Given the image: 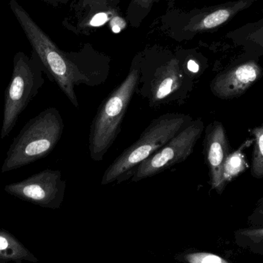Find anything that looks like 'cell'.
Returning a JSON list of instances; mask_svg holds the SVG:
<instances>
[{
  "label": "cell",
  "mask_w": 263,
  "mask_h": 263,
  "mask_svg": "<svg viewBox=\"0 0 263 263\" xmlns=\"http://www.w3.org/2000/svg\"><path fill=\"white\" fill-rule=\"evenodd\" d=\"M9 5L32 47V52L40 60L44 73L57 83L70 103L78 108L76 86L80 84L97 86L102 82L80 68L70 54L62 51L16 0H10Z\"/></svg>",
  "instance_id": "1"
},
{
  "label": "cell",
  "mask_w": 263,
  "mask_h": 263,
  "mask_svg": "<svg viewBox=\"0 0 263 263\" xmlns=\"http://www.w3.org/2000/svg\"><path fill=\"white\" fill-rule=\"evenodd\" d=\"M64 123L55 107H49L26 123L14 138L1 173L18 170L47 156L61 139Z\"/></svg>",
  "instance_id": "2"
},
{
  "label": "cell",
  "mask_w": 263,
  "mask_h": 263,
  "mask_svg": "<svg viewBox=\"0 0 263 263\" xmlns=\"http://www.w3.org/2000/svg\"><path fill=\"white\" fill-rule=\"evenodd\" d=\"M191 117L182 114H168L155 119L136 142L123 152L103 173L102 185L130 179L135 168L170 142L189 123Z\"/></svg>",
  "instance_id": "3"
},
{
  "label": "cell",
  "mask_w": 263,
  "mask_h": 263,
  "mask_svg": "<svg viewBox=\"0 0 263 263\" xmlns=\"http://www.w3.org/2000/svg\"><path fill=\"white\" fill-rule=\"evenodd\" d=\"M140 66L133 65L123 83L100 105L89 134V153L92 160H103L120 134L129 103L140 82Z\"/></svg>",
  "instance_id": "4"
},
{
  "label": "cell",
  "mask_w": 263,
  "mask_h": 263,
  "mask_svg": "<svg viewBox=\"0 0 263 263\" xmlns=\"http://www.w3.org/2000/svg\"><path fill=\"white\" fill-rule=\"evenodd\" d=\"M43 72V66L33 52L30 57L23 52L14 55L12 77L5 90L2 139L10 134L18 117L44 84Z\"/></svg>",
  "instance_id": "5"
},
{
  "label": "cell",
  "mask_w": 263,
  "mask_h": 263,
  "mask_svg": "<svg viewBox=\"0 0 263 263\" xmlns=\"http://www.w3.org/2000/svg\"><path fill=\"white\" fill-rule=\"evenodd\" d=\"M203 129V122L200 119L193 120L170 142L135 168L130 176L132 182L153 177L184 162L193 153Z\"/></svg>",
  "instance_id": "6"
},
{
  "label": "cell",
  "mask_w": 263,
  "mask_h": 263,
  "mask_svg": "<svg viewBox=\"0 0 263 263\" xmlns=\"http://www.w3.org/2000/svg\"><path fill=\"white\" fill-rule=\"evenodd\" d=\"M66 189L60 170L46 168L29 177L4 187L6 193L41 206L59 205Z\"/></svg>",
  "instance_id": "7"
},
{
  "label": "cell",
  "mask_w": 263,
  "mask_h": 263,
  "mask_svg": "<svg viewBox=\"0 0 263 263\" xmlns=\"http://www.w3.org/2000/svg\"><path fill=\"white\" fill-rule=\"evenodd\" d=\"M262 76V69L257 61L245 60L216 76L210 87L216 97L230 100L242 95Z\"/></svg>",
  "instance_id": "8"
},
{
  "label": "cell",
  "mask_w": 263,
  "mask_h": 263,
  "mask_svg": "<svg viewBox=\"0 0 263 263\" xmlns=\"http://www.w3.org/2000/svg\"><path fill=\"white\" fill-rule=\"evenodd\" d=\"M183 69L177 59H172L156 70L150 82L149 105L157 107L180 97L187 83Z\"/></svg>",
  "instance_id": "9"
},
{
  "label": "cell",
  "mask_w": 263,
  "mask_h": 263,
  "mask_svg": "<svg viewBox=\"0 0 263 263\" xmlns=\"http://www.w3.org/2000/svg\"><path fill=\"white\" fill-rule=\"evenodd\" d=\"M204 147L212 188L222 193V167L230 154L228 139L222 123L214 122L207 128Z\"/></svg>",
  "instance_id": "10"
},
{
  "label": "cell",
  "mask_w": 263,
  "mask_h": 263,
  "mask_svg": "<svg viewBox=\"0 0 263 263\" xmlns=\"http://www.w3.org/2000/svg\"><path fill=\"white\" fill-rule=\"evenodd\" d=\"M256 0H235L199 10L190 20L186 29L190 32L216 30L231 21L239 12L250 8Z\"/></svg>",
  "instance_id": "11"
},
{
  "label": "cell",
  "mask_w": 263,
  "mask_h": 263,
  "mask_svg": "<svg viewBox=\"0 0 263 263\" xmlns=\"http://www.w3.org/2000/svg\"><path fill=\"white\" fill-rule=\"evenodd\" d=\"M234 241L239 248L263 256V227L239 229L234 232Z\"/></svg>",
  "instance_id": "12"
},
{
  "label": "cell",
  "mask_w": 263,
  "mask_h": 263,
  "mask_svg": "<svg viewBox=\"0 0 263 263\" xmlns=\"http://www.w3.org/2000/svg\"><path fill=\"white\" fill-rule=\"evenodd\" d=\"M247 168L245 156L240 149L230 153L227 156L222 171V187L225 188L227 182L233 180Z\"/></svg>",
  "instance_id": "13"
},
{
  "label": "cell",
  "mask_w": 263,
  "mask_h": 263,
  "mask_svg": "<svg viewBox=\"0 0 263 263\" xmlns=\"http://www.w3.org/2000/svg\"><path fill=\"white\" fill-rule=\"evenodd\" d=\"M28 256L27 250L7 233L0 232V259H20Z\"/></svg>",
  "instance_id": "14"
},
{
  "label": "cell",
  "mask_w": 263,
  "mask_h": 263,
  "mask_svg": "<svg viewBox=\"0 0 263 263\" xmlns=\"http://www.w3.org/2000/svg\"><path fill=\"white\" fill-rule=\"evenodd\" d=\"M254 136V150L252 160L251 173L257 179L263 178V124L252 130Z\"/></svg>",
  "instance_id": "15"
},
{
  "label": "cell",
  "mask_w": 263,
  "mask_h": 263,
  "mask_svg": "<svg viewBox=\"0 0 263 263\" xmlns=\"http://www.w3.org/2000/svg\"><path fill=\"white\" fill-rule=\"evenodd\" d=\"M185 259L189 263H233L222 256L206 252L190 253Z\"/></svg>",
  "instance_id": "16"
},
{
  "label": "cell",
  "mask_w": 263,
  "mask_h": 263,
  "mask_svg": "<svg viewBox=\"0 0 263 263\" xmlns=\"http://www.w3.org/2000/svg\"><path fill=\"white\" fill-rule=\"evenodd\" d=\"M248 46L253 49V52L263 53V26L259 30L255 31L247 37Z\"/></svg>",
  "instance_id": "17"
},
{
  "label": "cell",
  "mask_w": 263,
  "mask_h": 263,
  "mask_svg": "<svg viewBox=\"0 0 263 263\" xmlns=\"http://www.w3.org/2000/svg\"><path fill=\"white\" fill-rule=\"evenodd\" d=\"M248 223L250 227H263V199L258 202L257 206L249 216Z\"/></svg>",
  "instance_id": "18"
},
{
  "label": "cell",
  "mask_w": 263,
  "mask_h": 263,
  "mask_svg": "<svg viewBox=\"0 0 263 263\" xmlns=\"http://www.w3.org/2000/svg\"><path fill=\"white\" fill-rule=\"evenodd\" d=\"M108 16L106 14L100 13L98 15H96L92 21H91V25L92 26H98L100 25L104 24L106 21H107Z\"/></svg>",
  "instance_id": "19"
},
{
  "label": "cell",
  "mask_w": 263,
  "mask_h": 263,
  "mask_svg": "<svg viewBox=\"0 0 263 263\" xmlns=\"http://www.w3.org/2000/svg\"><path fill=\"white\" fill-rule=\"evenodd\" d=\"M187 69L191 73H196L199 70V64L195 60H189L188 63H187Z\"/></svg>",
  "instance_id": "20"
},
{
  "label": "cell",
  "mask_w": 263,
  "mask_h": 263,
  "mask_svg": "<svg viewBox=\"0 0 263 263\" xmlns=\"http://www.w3.org/2000/svg\"><path fill=\"white\" fill-rule=\"evenodd\" d=\"M153 1V0H136V3H139V5H142L143 6H148Z\"/></svg>",
  "instance_id": "21"
},
{
  "label": "cell",
  "mask_w": 263,
  "mask_h": 263,
  "mask_svg": "<svg viewBox=\"0 0 263 263\" xmlns=\"http://www.w3.org/2000/svg\"><path fill=\"white\" fill-rule=\"evenodd\" d=\"M43 1L49 2V3H50V0H43Z\"/></svg>",
  "instance_id": "22"
}]
</instances>
